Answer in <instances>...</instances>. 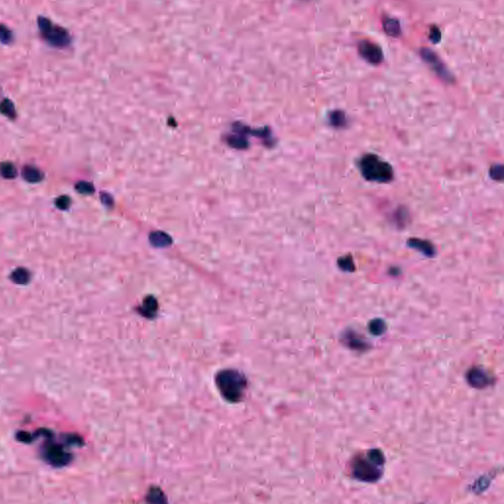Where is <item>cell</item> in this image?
I'll return each instance as SVG.
<instances>
[{"mask_svg": "<svg viewBox=\"0 0 504 504\" xmlns=\"http://www.w3.org/2000/svg\"><path fill=\"white\" fill-rule=\"evenodd\" d=\"M63 448L57 444H53L51 446H47L46 449L44 450V456L46 457V460L47 462L51 463V464H65V459L67 460H70V455L66 454L64 452V450H62Z\"/></svg>", "mask_w": 504, "mask_h": 504, "instance_id": "9c48e42d", "label": "cell"}, {"mask_svg": "<svg viewBox=\"0 0 504 504\" xmlns=\"http://www.w3.org/2000/svg\"><path fill=\"white\" fill-rule=\"evenodd\" d=\"M440 38V32L437 28L433 27L430 31V39L433 41V42H437Z\"/></svg>", "mask_w": 504, "mask_h": 504, "instance_id": "cb8c5ba5", "label": "cell"}, {"mask_svg": "<svg viewBox=\"0 0 504 504\" xmlns=\"http://www.w3.org/2000/svg\"><path fill=\"white\" fill-rule=\"evenodd\" d=\"M13 40V33L8 27L0 24V42L8 44Z\"/></svg>", "mask_w": 504, "mask_h": 504, "instance_id": "ffe728a7", "label": "cell"}, {"mask_svg": "<svg viewBox=\"0 0 504 504\" xmlns=\"http://www.w3.org/2000/svg\"><path fill=\"white\" fill-rule=\"evenodd\" d=\"M420 55L422 59L431 67V69L443 80L447 82H451L453 80L452 75L447 70L446 66L442 63L440 58L430 49L428 48H422L420 50Z\"/></svg>", "mask_w": 504, "mask_h": 504, "instance_id": "5b68a950", "label": "cell"}, {"mask_svg": "<svg viewBox=\"0 0 504 504\" xmlns=\"http://www.w3.org/2000/svg\"><path fill=\"white\" fill-rule=\"evenodd\" d=\"M357 165L363 178L368 181L388 183L394 178V171L391 164L375 154H364L359 158Z\"/></svg>", "mask_w": 504, "mask_h": 504, "instance_id": "6da1fadb", "label": "cell"}, {"mask_svg": "<svg viewBox=\"0 0 504 504\" xmlns=\"http://www.w3.org/2000/svg\"><path fill=\"white\" fill-rule=\"evenodd\" d=\"M338 267L346 272H353L355 270L353 259L350 255H345L338 259Z\"/></svg>", "mask_w": 504, "mask_h": 504, "instance_id": "2e32d148", "label": "cell"}, {"mask_svg": "<svg viewBox=\"0 0 504 504\" xmlns=\"http://www.w3.org/2000/svg\"><path fill=\"white\" fill-rule=\"evenodd\" d=\"M359 54L371 64H379L383 60V52L381 48L367 40H362L358 44Z\"/></svg>", "mask_w": 504, "mask_h": 504, "instance_id": "8992f818", "label": "cell"}, {"mask_svg": "<svg viewBox=\"0 0 504 504\" xmlns=\"http://www.w3.org/2000/svg\"><path fill=\"white\" fill-rule=\"evenodd\" d=\"M368 330L371 334H373L375 336H379V335H382L386 331V324L381 319H374L369 322Z\"/></svg>", "mask_w": 504, "mask_h": 504, "instance_id": "9a60e30c", "label": "cell"}, {"mask_svg": "<svg viewBox=\"0 0 504 504\" xmlns=\"http://www.w3.org/2000/svg\"><path fill=\"white\" fill-rule=\"evenodd\" d=\"M216 384L227 401L238 402L246 387V380L240 372L226 369L218 373L216 376Z\"/></svg>", "mask_w": 504, "mask_h": 504, "instance_id": "7a4b0ae2", "label": "cell"}, {"mask_svg": "<svg viewBox=\"0 0 504 504\" xmlns=\"http://www.w3.org/2000/svg\"><path fill=\"white\" fill-rule=\"evenodd\" d=\"M0 112L3 113L4 115L8 116V117L13 118L15 116V113H16L13 102L11 100H9V99H4L0 103Z\"/></svg>", "mask_w": 504, "mask_h": 504, "instance_id": "d6986e66", "label": "cell"}, {"mask_svg": "<svg viewBox=\"0 0 504 504\" xmlns=\"http://www.w3.org/2000/svg\"><path fill=\"white\" fill-rule=\"evenodd\" d=\"M11 279L18 284H25L30 281V273L24 268H18L12 273Z\"/></svg>", "mask_w": 504, "mask_h": 504, "instance_id": "5bb4252c", "label": "cell"}, {"mask_svg": "<svg viewBox=\"0 0 504 504\" xmlns=\"http://www.w3.org/2000/svg\"><path fill=\"white\" fill-rule=\"evenodd\" d=\"M407 245L412 249L419 251L426 257H434L435 255V247L429 240L412 237L407 240Z\"/></svg>", "mask_w": 504, "mask_h": 504, "instance_id": "ba28073f", "label": "cell"}, {"mask_svg": "<svg viewBox=\"0 0 504 504\" xmlns=\"http://www.w3.org/2000/svg\"><path fill=\"white\" fill-rule=\"evenodd\" d=\"M378 467V465L371 462L367 457L355 458L352 463V472L354 477L361 481L374 482L382 475V471L379 470Z\"/></svg>", "mask_w": 504, "mask_h": 504, "instance_id": "277c9868", "label": "cell"}, {"mask_svg": "<svg viewBox=\"0 0 504 504\" xmlns=\"http://www.w3.org/2000/svg\"><path fill=\"white\" fill-rule=\"evenodd\" d=\"M38 29L42 38L51 46L65 48L71 42V35L68 31L58 25H54L49 19L39 16L37 19Z\"/></svg>", "mask_w": 504, "mask_h": 504, "instance_id": "3957f363", "label": "cell"}, {"mask_svg": "<svg viewBox=\"0 0 504 504\" xmlns=\"http://www.w3.org/2000/svg\"><path fill=\"white\" fill-rule=\"evenodd\" d=\"M467 381L473 388H485L489 384V376L481 368L473 367L467 373Z\"/></svg>", "mask_w": 504, "mask_h": 504, "instance_id": "52a82bcc", "label": "cell"}, {"mask_svg": "<svg viewBox=\"0 0 504 504\" xmlns=\"http://www.w3.org/2000/svg\"><path fill=\"white\" fill-rule=\"evenodd\" d=\"M329 122L335 128H343L346 125V114L341 110H334L329 113Z\"/></svg>", "mask_w": 504, "mask_h": 504, "instance_id": "8fae6325", "label": "cell"}, {"mask_svg": "<svg viewBox=\"0 0 504 504\" xmlns=\"http://www.w3.org/2000/svg\"><path fill=\"white\" fill-rule=\"evenodd\" d=\"M76 190L81 194H92L94 191V188L91 183L81 181L76 184Z\"/></svg>", "mask_w": 504, "mask_h": 504, "instance_id": "7402d4cb", "label": "cell"}, {"mask_svg": "<svg viewBox=\"0 0 504 504\" xmlns=\"http://www.w3.org/2000/svg\"><path fill=\"white\" fill-rule=\"evenodd\" d=\"M371 462H373L374 464L378 465V466H383L384 463H385V458H384V455L383 453L379 450V449H372V450H369L367 452V456H366Z\"/></svg>", "mask_w": 504, "mask_h": 504, "instance_id": "ac0fdd59", "label": "cell"}, {"mask_svg": "<svg viewBox=\"0 0 504 504\" xmlns=\"http://www.w3.org/2000/svg\"><path fill=\"white\" fill-rule=\"evenodd\" d=\"M23 177L28 182H38L42 179L43 173L36 167L33 166H26L23 169Z\"/></svg>", "mask_w": 504, "mask_h": 504, "instance_id": "30bf717a", "label": "cell"}, {"mask_svg": "<svg viewBox=\"0 0 504 504\" xmlns=\"http://www.w3.org/2000/svg\"><path fill=\"white\" fill-rule=\"evenodd\" d=\"M150 241L155 246H166L170 243V237L164 232H153L150 234Z\"/></svg>", "mask_w": 504, "mask_h": 504, "instance_id": "4fadbf2b", "label": "cell"}, {"mask_svg": "<svg viewBox=\"0 0 504 504\" xmlns=\"http://www.w3.org/2000/svg\"><path fill=\"white\" fill-rule=\"evenodd\" d=\"M0 173L4 178L12 179L17 175V169L12 163L4 162L0 165Z\"/></svg>", "mask_w": 504, "mask_h": 504, "instance_id": "e0dca14e", "label": "cell"}, {"mask_svg": "<svg viewBox=\"0 0 504 504\" xmlns=\"http://www.w3.org/2000/svg\"><path fill=\"white\" fill-rule=\"evenodd\" d=\"M70 204H71V200L68 196H60L55 201L56 207L60 210H67L70 207Z\"/></svg>", "mask_w": 504, "mask_h": 504, "instance_id": "603a6c76", "label": "cell"}, {"mask_svg": "<svg viewBox=\"0 0 504 504\" xmlns=\"http://www.w3.org/2000/svg\"><path fill=\"white\" fill-rule=\"evenodd\" d=\"M489 174H490L492 179L501 181L502 178H503V166H502V164H498V163L493 164L490 167Z\"/></svg>", "mask_w": 504, "mask_h": 504, "instance_id": "44dd1931", "label": "cell"}, {"mask_svg": "<svg viewBox=\"0 0 504 504\" xmlns=\"http://www.w3.org/2000/svg\"><path fill=\"white\" fill-rule=\"evenodd\" d=\"M385 32L390 36H398L401 33L400 24L396 19H386L383 24Z\"/></svg>", "mask_w": 504, "mask_h": 504, "instance_id": "7c38bea8", "label": "cell"}]
</instances>
